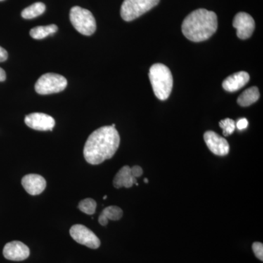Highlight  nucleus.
<instances>
[{
    "label": "nucleus",
    "mask_w": 263,
    "mask_h": 263,
    "mask_svg": "<svg viewBox=\"0 0 263 263\" xmlns=\"http://www.w3.org/2000/svg\"><path fill=\"white\" fill-rule=\"evenodd\" d=\"M144 181H145V183H148V179H145Z\"/></svg>",
    "instance_id": "26"
},
{
    "label": "nucleus",
    "mask_w": 263,
    "mask_h": 263,
    "mask_svg": "<svg viewBox=\"0 0 263 263\" xmlns=\"http://www.w3.org/2000/svg\"><path fill=\"white\" fill-rule=\"evenodd\" d=\"M112 127H116V124H112Z\"/></svg>",
    "instance_id": "28"
},
{
    "label": "nucleus",
    "mask_w": 263,
    "mask_h": 263,
    "mask_svg": "<svg viewBox=\"0 0 263 263\" xmlns=\"http://www.w3.org/2000/svg\"><path fill=\"white\" fill-rule=\"evenodd\" d=\"M249 122L246 118H242V119H238V122L235 123V127L238 128L239 130H243L246 128L248 127Z\"/></svg>",
    "instance_id": "22"
},
{
    "label": "nucleus",
    "mask_w": 263,
    "mask_h": 263,
    "mask_svg": "<svg viewBox=\"0 0 263 263\" xmlns=\"http://www.w3.org/2000/svg\"><path fill=\"white\" fill-rule=\"evenodd\" d=\"M97 208V202L91 198H86L81 200L79 204V209L81 212L88 215H92L95 213Z\"/></svg>",
    "instance_id": "19"
},
{
    "label": "nucleus",
    "mask_w": 263,
    "mask_h": 263,
    "mask_svg": "<svg viewBox=\"0 0 263 263\" xmlns=\"http://www.w3.org/2000/svg\"><path fill=\"white\" fill-rule=\"evenodd\" d=\"M252 249L256 257L259 260L263 261V245L260 242H254L252 245Z\"/></svg>",
    "instance_id": "21"
},
{
    "label": "nucleus",
    "mask_w": 263,
    "mask_h": 263,
    "mask_svg": "<svg viewBox=\"0 0 263 263\" xmlns=\"http://www.w3.org/2000/svg\"><path fill=\"white\" fill-rule=\"evenodd\" d=\"M134 184L138 185V183L136 178L131 174L130 167L127 165L119 170L114 179V186L117 189L130 188Z\"/></svg>",
    "instance_id": "14"
},
{
    "label": "nucleus",
    "mask_w": 263,
    "mask_h": 263,
    "mask_svg": "<svg viewBox=\"0 0 263 263\" xmlns=\"http://www.w3.org/2000/svg\"><path fill=\"white\" fill-rule=\"evenodd\" d=\"M249 79H250V76L248 72L245 71L235 72L233 75L228 76L226 80L223 81V89L229 92H235L248 84Z\"/></svg>",
    "instance_id": "13"
},
{
    "label": "nucleus",
    "mask_w": 263,
    "mask_h": 263,
    "mask_svg": "<svg viewBox=\"0 0 263 263\" xmlns=\"http://www.w3.org/2000/svg\"><path fill=\"white\" fill-rule=\"evenodd\" d=\"M160 0H124L121 7V16L125 22H132L149 11Z\"/></svg>",
    "instance_id": "5"
},
{
    "label": "nucleus",
    "mask_w": 263,
    "mask_h": 263,
    "mask_svg": "<svg viewBox=\"0 0 263 263\" xmlns=\"http://www.w3.org/2000/svg\"><path fill=\"white\" fill-rule=\"evenodd\" d=\"M30 251L22 242L14 240L5 246L3 255L7 259L12 261H22L29 257Z\"/></svg>",
    "instance_id": "11"
},
{
    "label": "nucleus",
    "mask_w": 263,
    "mask_h": 263,
    "mask_svg": "<svg viewBox=\"0 0 263 263\" xmlns=\"http://www.w3.org/2000/svg\"><path fill=\"white\" fill-rule=\"evenodd\" d=\"M24 190L31 195H38L46 187V181L43 176L37 174L26 175L22 180Z\"/></svg>",
    "instance_id": "12"
},
{
    "label": "nucleus",
    "mask_w": 263,
    "mask_h": 263,
    "mask_svg": "<svg viewBox=\"0 0 263 263\" xmlns=\"http://www.w3.org/2000/svg\"><path fill=\"white\" fill-rule=\"evenodd\" d=\"M217 15L203 8L194 10L183 20L181 30L183 35L193 42L209 39L217 30Z\"/></svg>",
    "instance_id": "2"
},
{
    "label": "nucleus",
    "mask_w": 263,
    "mask_h": 263,
    "mask_svg": "<svg viewBox=\"0 0 263 263\" xmlns=\"http://www.w3.org/2000/svg\"><path fill=\"white\" fill-rule=\"evenodd\" d=\"M107 197H108V196H107V195H105V196H104V197H103L104 200H105V199L107 198Z\"/></svg>",
    "instance_id": "27"
},
{
    "label": "nucleus",
    "mask_w": 263,
    "mask_h": 263,
    "mask_svg": "<svg viewBox=\"0 0 263 263\" xmlns=\"http://www.w3.org/2000/svg\"><path fill=\"white\" fill-rule=\"evenodd\" d=\"M122 216V209L115 205H111L104 209L102 214L99 216V223L102 226H106L108 224V220H119Z\"/></svg>",
    "instance_id": "15"
},
{
    "label": "nucleus",
    "mask_w": 263,
    "mask_h": 263,
    "mask_svg": "<svg viewBox=\"0 0 263 263\" xmlns=\"http://www.w3.org/2000/svg\"><path fill=\"white\" fill-rule=\"evenodd\" d=\"M70 236L80 245L93 249L100 247V240L98 237L86 226L75 224L70 228Z\"/></svg>",
    "instance_id": "7"
},
{
    "label": "nucleus",
    "mask_w": 263,
    "mask_h": 263,
    "mask_svg": "<svg viewBox=\"0 0 263 263\" xmlns=\"http://www.w3.org/2000/svg\"><path fill=\"white\" fill-rule=\"evenodd\" d=\"M58 30V27L55 24H51L48 26H39V27H34L30 30L31 37L33 39L42 40L48 36L54 34Z\"/></svg>",
    "instance_id": "17"
},
{
    "label": "nucleus",
    "mask_w": 263,
    "mask_h": 263,
    "mask_svg": "<svg viewBox=\"0 0 263 263\" xmlns=\"http://www.w3.org/2000/svg\"><path fill=\"white\" fill-rule=\"evenodd\" d=\"M233 26L236 29L238 37L241 40H247L253 34L255 22L248 13L240 12L235 15Z\"/></svg>",
    "instance_id": "8"
},
{
    "label": "nucleus",
    "mask_w": 263,
    "mask_h": 263,
    "mask_svg": "<svg viewBox=\"0 0 263 263\" xmlns=\"http://www.w3.org/2000/svg\"><path fill=\"white\" fill-rule=\"evenodd\" d=\"M259 91L257 86H252L246 89L241 95L238 97L237 103L242 107H248L249 105L256 103L259 100Z\"/></svg>",
    "instance_id": "16"
},
{
    "label": "nucleus",
    "mask_w": 263,
    "mask_h": 263,
    "mask_svg": "<svg viewBox=\"0 0 263 263\" xmlns=\"http://www.w3.org/2000/svg\"><path fill=\"white\" fill-rule=\"evenodd\" d=\"M6 79V73L3 68L0 67V81H4Z\"/></svg>",
    "instance_id": "25"
},
{
    "label": "nucleus",
    "mask_w": 263,
    "mask_h": 263,
    "mask_svg": "<svg viewBox=\"0 0 263 263\" xmlns=\"http://www.w3.org/2000/svg\"><path fill=\"white\" fill-rule=\"evenodd\" d=\"M46 10V5L43 3H34L23 10L22 16L25 19H32L42 15Z\"/></svg>",
    "instance_id": "18"
},
{
    "label": "nucleus",
    "mask_w": 263,
    "mask_h": 263,
    "mask_svg": "<svg viewBox=\"0 0 263 263\" xmlns=\"http://www.w3.org/2000/svg\"><path fill=\"white\" fill-rule=\"evenodd\" d=\"M70 19L74 28L81 34L90 36L96 31V21L89 10L79 6L73 7L70 10Z\"/></svg>",
    "instance_id": "4"
},
{
    "label": "nucleus",
    "mask_w": 263,
    "mask_h": 263,
    "mask_svg": "<svg viewBox=\"0 0 263 263\" xmlns=\"http://www.w3.org/2000/svg\"><path fill=\"white\" fill-rule=\"evenodd\" d=\"M219 125L222 129L223 136L226 137L233 134L234 133L235 128H236L235 127V121L229 119V118L220 121L219 123Z\"/></svg>",
    "instance_id": "20"
},
{
    "label": "nucleus",
    "mask_w": 263,
    "mask_h": 263,
    "mask_svg": "<svg viewBox=\"0 0 263 263\" xmlns=\"http://www.w3.org/2000/svg\"><path fill=\"white\" fill-rule=\"evenodd\" d=\"M148 77L155 96L160 100H167L174 86V79L168 67L163 64H155L151 67Z\"/></svg>",
    "instance_id": "3"
},
{
    "label": "nucleus",
    "mask_w": 263,
    "mask_h": 263,
    "mask_svg": "<svg viewBox=\"0 0 263 263\" xmlns=\"http://www.w3.org/2000/svg\"><path fill=\"white\" fill-rule=\"evenodd\" d=\"M67 86V81L64 76L55 73L41 76L36 82L34 89L40 95H51L63 91Z\"/></svg>",
    "instance_id": "6"
},
{
    "label": "nucleus",
    "mask_w": 263,
    "mask_h": 263,
    "mask_svg": "<svg viewBox=\"0 0 263 263\" xmlns=\"http://www.w3.org/2000/svg\"><path fill=\"white\" fill-rule=\"evenodd\" d=\"M120 144V136L115 127L105 126L90 135L85 143V160L91 164L103 163L112 158Z\"/></svg>",
    "instance_id": "1"
},
{
    "label": "nucleus",
    "mask_w": 263,
    "mask_h": 263,
    "mask_svg": "<svg viewBox=\"0 0 263 263\" xmlns=\"http://www.w3.org/2000/svg\"><path fill=\"white\" fill-rule=\"evenodd\" d=\"M204 141L208 148L213 154L217 156H226L230 152V146L226 138H222L213 131H207L204 134Z\"/></svg>",
    "instance_id": "9"
},
{
    "label": "nucleus",
    "mask_w": 263,
    "mask_h": 263,
    "mask_svg": "<svg viewBox=\"0 0 263 263\" xmlns=\"http://www.w3.org/2000/svg\"><path fill=\"white\" fill-rule=\"evenodd\" d=\"M24 122L31 129L39 131H52L55 126L54 119L43 113L29 114L25 117Z\"/></svg>",
    "instance_id": "10"
},
{
    "label": "nucleus",
    "mask_w": 263,
    "mask_h": 263,
    "mask_svg": "<svg viewBox=\"0 0 263 263\" xmlns=\"http://www.w3.org/2000/svg\"><path fill=\"white\" fill-rule=\"evenodd\" d=\"M0 1H4V0H0Z\"/></svg>",
    "instance_id": "29"
},
{
    "label": "nucleus",
    "mask_w": 263,
    "mask_h": 263,
    "mask_svg": "<svg viewBox=\"0 0 263 263\" xmlns=\"http://www.w3.org/2000/svg\"><path fill=\"white\" fill-rule=\"evenodd\" d=\"M8 57V52L0 46V62L6 61Z\"/></svg>",
    "instance_id": "24"
},
{
    "label": "nucleus",
    "mask_w": 263,
    "mask_h": 263,
    "mask_svg": "<svg viewBox=\"0 0 263 263\" xmlns=\"http://www.w3.org/2000/svg\"><path fill=\"white\" fill-rule=\"evenodd\" d=\"M143 173V169L140 166H133L131 168V174L135 178L141 177Z\"/></svg>",
    "instance_id": "23"
}]
</instances>
